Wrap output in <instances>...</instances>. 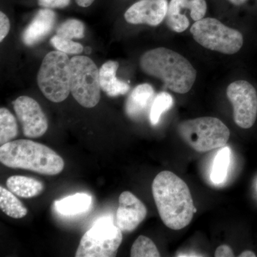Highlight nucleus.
Segmentation results:
<instances>
[{"instance_id":"obj_1","label":"nucleus","mask_w":257,"mask_h":257,"mask_svg":"<svg viewBox=\"0 0 257 257\" xmlns=\"http://www.w3.org/2000/svg\"><path fill=\"white\" fill-rule=\"evenodd\" d=\"M152 194L164 224L173 230L188 226L196 209L187 184L170 171H163L152 182Z\"/></svg>"},{"instance_id":"obj_2","label":"nucleus","mask_w":257,"mask_h":257,"mask_svg":"<svg viewBox=\"0 0 257 257\" xmlns=\"http://www.w3.org/2000/svg\"><path fill=\"white\" fill-rule=\"evenodd\" d=\"M140 64L145 74L160 79L166 87L178 94L189 92L197 78V71L187 59L165 47L147 51Z\"/></svg>"},{"instance_id":"obj_3","label":"nucleus","mask_w":257,"mask_h":257,"mask_svg":"<svg viewBox=\"0 0 257 257\" xmlns=\"http://www.w3.org/2000/svg\"><path fill=\"white\" fill-rule=\"evenodd\" d=\"M0 161L6 167L57 175L64 167L63 159L50 147L30 140L9 142L0 147Z\"/></svg>"},{"instance_id":"obj_4","label":"nucleus","mask_w":257,"mask_h":257,"mask_svg":"<svg viewBox=\"0 0 257 257\" xmlns=\"http://www.w3.org/2000/svg\"><path fill=\"white\" fill-rule=\"evenodd\" d=\"M37 84L49 100L60 103L70 94V59L60 51L47 53L39 69Z\"/></svg>"},{"instance_id":"obj_5","label":"nucleus","mask_w":257,"mask_h":257,"mask_svg":"<svg viewBox=\"0 0 257 257\" xmlns=\"http://www.w3.org/2000/svg\"><path fill=\"white\" fill-rule=\"evenodd\" d=\"M178 132L184 143L199 152L221 148L226 145L230 137L227 126L212 116L182 121L178 125Z\"/></svg>"},{"instance_id":"obj_6","label":"nucleus","mask_w":257,"mask_h":257,"mask_svg":"<svg viewBox=\"0 0 257 257\" xmlns=\"http://www.w3.org/2000/svg\"><path fill=\"white\" fill-rule=\"evenodd\" d=\"M122 231L110 216L97 219L81 239L76 257H114L122 241Z\"/></svg>"},{"instance_id":"obj_7","label":"nucleus","mask_w":257,"mask_h":257,"mask_svg":"<svg viewBox=\"0 0 257 257\" xmlns=\"http://www.w3.org/2000/svg\"><path fill=\"white\" fill-rule=\"evenodd\" d=\"M190 32L197 43L208 50L234 55L243 46L241 32L214 18H203L193 24Z\"/></svg>"},{"instance_id":"obj_8","label":"nucleus","mask_w":257,"mask_h":257,"mask_svg":"<svg viewBox=\"0 0 257 257\" xmlns=\"http://www.w3.org/2000/svg\"><path fill=\"white\" fill-rule=\"evenodd\" d=\"M99 69L87 56L70 59V92L75 100L85 108H93L101 98Z\"/></svg>"},{"instance_id":"obj_9","label":"nucleus","mask_w":257,"mask_h":257,"mask_svg":"<svg viewBox=\"0 0 257 257\" xmlns=\"http://www.w3.org/2000/svg\"><path fill=\"white\" fill-rule=\"evenodd\" d=\"M226 95L232 104L236 125L251 128L257 117V94L252 84L245 80L235 81L228 86Z\"/></svg>"},{"instance_id":"obj_10","label":"nucleus","mask_w":257,"mask_h":257,"mask_svg":"<svg viewBox=\"0 0 257 257\" xmlns=\"http://www.w3.org/2000/svg\"><path fill=\"white\" fill-rule=\"evenodd\" d=\"M13 104L25 137L39 138L46 133L48 121L40 104L35 99L30 96H21Z\"/></svg>"},{"instance_id":"obj_11","label":"nucleus","mask_w":257,"mask_h":257,"mask_svg":"<svg viewBox=\"0 0 257 257\" xmlns=\"http://www.w3.org/2000/svg\"><path fill=\"white\" fill-rule=\"evenodd\" d=\"M205 0H171L168 6L166 23L173 32H183L189 28L190 23L187 13H191V18L197 22L202 20L207 13Z\"/></svg>"},{"instance_id":"obj_12","label":"nucleus","mask_w":257,"mask_h":257,"mask_svg":"<svg viewBox=\"0 0 257 257\" xmlns=\"http://www.w3.org/2000/svg\"><path fill=\"white\" fill-rule=\"evenodd\" d=\"M167 0H140L125 12L124 19L133 25H160L168 11Z\"/></svg>"},{"instance_id":"obj_13","label":"nucleus","mask_w":257,"mask_h":257,"mask_svg":"<svg viewBox=\"0 0 257 257\" xmlns=\"http://www.w3.org/2000/svg\"><path fill=\"white\" fill-rule=\"evenodd\" d=\"M147 214V207L133 193L125 191L120 194L116 226L122 232H132L136 229L145 220Z\"/></svg>"},{"instance_id":"obj_14","label":"nucleus","mask_w":257,"mask_h":257,"mask_svg":"<svg viewBox=\"0 0 257 257\" xmlns=\"http://www.w3.org/2000/svg\"><path fill=\"white\" fill-rule=\"evenodd\" d=\"M56 20L55 13L52 10L43 8L39 10L23 32L24 44L31 47L41 42L53 30Z\"/></svg>"},{"instance_id":"obj_15","label":"nucleus","mask_w":257,"mask_h":257,"mask_svg":"<svg viewBox=\"0 0 257 257\" xmlns=\"http://www.w3.org/2000/svg\"><path fill=\"white\" fill-rule=\"evenodd\" d=\"M155 90L149 84L137 86L130 93L125 104V111L130 119H140L146 114L155 99Z\"/></svg>"},{"instance_id":"obj_16","label":"nucleus","mask_w":257,"mask_h":257,"mask_svg":"<svg viewBox=\"0 0 257 257\" xmlns=\"http://www.w3.org/2000/svg\"><path fill=\"white\" fill-rule=\"evenodd\" d=\"M119 63L116 61L109 60L103 64L99 69V82L101 89L108 96L124 95L130 91V85L116 78V72Z\"/></svg>"},{"instance_id":"obj_17","label":"nucleus","mask_w":257,"mask_h":257,"mask_svg":"<svg viewBox=\"0 0 257 257\" xmlns=\"http://www.w3.org/2000/svg\"><path fill=\"white\" fill-rule=\"evenodd\" d=\"M92 197L85 193H77L54 202L55 211L62 216H71L85 212L90 207Z\"/></svg>"},{"instance_id":"obj_18","label":"nucleus","mask_w":257,"mask_h":257,"mask_svg":"<svg viewBox=\"0 0 257 257\" xmlns=\"http://www.w3.org/2000/svg\"><path fill=\"white\" fill-rule=\"evenodd\" d=\"M7 186L15 195L27 199L37 197L44 190L42 182L25 176H12L7 181Z\"/></svg>"},{"instance_id":"obj_19","label":"nucleus","mask_w":257,"mask_h":257,"mask_svg":"<svg viewBox=\"0 0 257 257\" xmlns=\"http://www.w3.org/2000/svg\"><path fill=\"white\" fill-rule=\"evenodd\" d=\"M0 208L7 215L21 219L28 214V209L16 195L3 187H0Z\"/></svg>"},{"instance_id":"obj_20","label":"nucleus","mask_w":257,"mask_h":257,"mask_svg":"<svg viewBox=\"0 0 257 257\" xmlns=\"http://www.w3.org/2000/svg\"><path fill=\"white\" fill-rule=\"evenodd\" d=\"M231 160V151L229 147H225L216 154L211 168L210 179L215 184L224 182L227 177L228 170Z\"/></svg>"},{"instance_id":"obj_21","label":"nucleus","mask_w":257,"mask_h":257,"mask_svg":"<svg viewBox=\"0 0 257 257\" xmlns=\"http://www.w3.org/2000/svg\"><path fill=\"white\" fill-rule=\"evenodd\" d=\"M18 135V125L14 115L7 108L0 109V145L11 142Z\"/></svg>"},{"instance_id":"obj_22","label":"nucleus","mask_w":257,"mask_h":257,"mask_svg":"<svg viewBox=\"0 0 257 257\" xmlns=\"http://www.w3.org/2000/svg\"><path fill=\"white\" fill-rule=\"evenodd\" d=\"M173 104V98L169 93L162 92L155 96L150 108V119L151 124H158L162 115L170 109Z\"/></svg>"},{"instance_id":"obj_23","label":"nucleus","mask_w":257,"mask_h":257,"mask_svg":"<svg viewBox=\"0 0 257 257\" xmlns=\"http://www.w3.org/2000/svg\"><path fill=\"white\" fill-rule=\"evenodd\" d=\"M130 256L132 257H158L160 256V253L152 239L147 236H140L135 240L132 246Z\"/></svg>"},{"instance_id":"obj_24","label":"nucleus","mask_w":257,"mask_h":257,"mask_svg":"<svg viewBox=\"0 0 257 257\" xmlns=\"http://www.w3.org/2000/svg\"><path fill=\"white\" fill-rule=\"evenodd\" d=\"M85 27L82 21L75 19L66 20L57 28L56 35L64 38L73 40L82 39L84 37Z\"/></svg>"},{"instance_id":"obj_25","label":"nucleus","mask_w":257,"mask_h":257,"mask_svg":"<svg viewBox=\"0 0 257 257\" xmlns=\"http://www.w3.org/2000/svg\"><path fill=\"white\" fill-rule=\"evenodd\" d=\"M50 43L56 50L64 52L67 55H79L84 50V47L80 43L57 35L51 38Z\"/></svg>"},{"instance_id":"obj_26","label":"nucleus","mask_w":257,"mask_h":257,"mask_svg":"<svg viewBox=\"0 0 257 257\" xmlns=\"http://www.w3.org/2000/svg\"><path fill=\"white\" fill-rule=\"evenodd\" d=\"M71 0H37L40 7L47 9H62L70 4Z\"/></svg>"},{"instance_id":"obj_27","label":"nucleus","mask_w":257,"mask_h":257,"mask_svg":"<svg viewBox=\"0 0 257 257\" xmlns=\"http://www.w3.org/2000/svg\"><path fill=\"white\" fill-rule=\"evenodd\" d=\"M10 30V22L9 18H8L4 13H0V42H3V40L8 36Z\"/></svg>"},{"instance_id":"obj_28","label":"nucleus","mask_w":257,"mask_h":257,"mask_svg":"<svg viewBox=\"0 0 257 257\" xmlns=\"http://www.w3.org/2000/svg\"><path fill=\"white\" fill-rule=\"evenodd\" d=\"M214 256L216 257H231L234 256L232 249L228 245H221L216 248Z\"/></svg>"},{"instance_id":"obj_29","label":"nucleus","mask_w":257,"mask_h":257,"mask_svg":"<svg viewBox=\"0 0 257 257\" xmlns=\"http://www.w3.org/2000/svg\"><path fill=\"white\" fill-rule=\"evenodd\" d=\"M94 0H75V3L81 8H88L91 6Z\"/></svg>"},{"instance_id":"obj_30","label":"nucleus","mask_w":257,"mask_h":257,"mask_svg":"<svg viewBox=\"0 0 257 257\" xmlns=\"http://www.w3.org/2000/svg\"><path fill=\"white\" fill-rule=\"evenodd\" d=\"M240 257H255L256 256V253L253 252V251H249V250H246V251H243L239 255Z\"/></svg>"},{"instance_id":"obj_31","label":"nucleus","mask_w":257,"mask_h":257,"mask_svg":"<svg viewBox=\"0 0 257 257\" xmlns=\"http://www.w3.org/2000/svg\"><path fill=\"white\" fill-rule=\"evenodd\" d=\"M229 1L231 3V4L234 5H241L243 4V3L246 2V0H229Z\"/></svg>"}]
</instances>
